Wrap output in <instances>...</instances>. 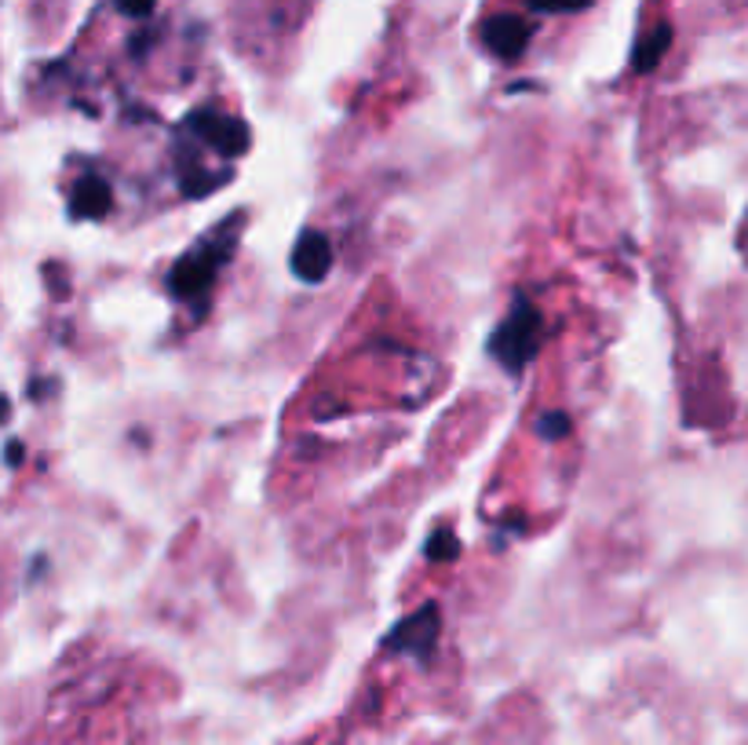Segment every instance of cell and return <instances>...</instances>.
<instances>
[{
  "instance_id": "cell-10",
  "label": "cell",
  "mask_w": 748,
  "mask_h": 745,
  "mask_svg": "<svg viewBox=\"0 0 748 745\" xmlns=\"http://www.w3.org/2000/svg\"><path fill=\"white\" fill-rule=\"evenodd\" d=\"M431 556H435V559H453L456 556V538H453V533H439V538H431Z\"/></svg>"
},
{
  "instance_id": "cell-12",
  "label": "cell",
  "mask_w": 748,
  "mask_h": 745,
  "mask_svg": "<svg viewBox=\"0 0 748 745\" xmlns=\"http://www.w3.org/2000/svg\"><path fill=\"white\" fill-rule=\"evenodd\" d=\"M567 424H570L567 416H544L541 431H544V435H562V428H567Z\"/></svg>"
},
{
  "instance_id": "cell-14",
  "label": "cell",
  "mask_w": 748,
  "mask_h": 745,
  "mask_svg": "<svg viewBox=\"0 0 748 745\" xmlns=\"http://www.w3.org/2000/svg\"><path fill=\"white\" fill-rule=\"evenodd\" d=\"M4 416H8V402L0 399V421H4Z\"/></svg>"
},
{
  "instance_id": "cell-3",
  "label": "cell",
  "mask_w": 748,
  "mask_h": 745,
  "mask_svg": "<svg viewBox=\"0 0 748 745\" xmlns=\"http://www.w3.org/2000/svg\"><path fill=\"white\" fill-rule=\"evenodd\" d=\"M329 267H333V245H329V238H325V234H318V231H307L304 238L296 242V248H293V271H296V278L322 282L325 274H329Z\"/></svg>"
},
{
  "instance_id": "cell-2",
  "label": "cell",
  "mask_w": 748,
  "mask_h": 745,
  "mask_svg": "<svg viewBox=\"0 0 748 745\" xmlns=\"http://www.w3.org/2000/svg\"><path fill=\"white\" fill-rule=\"evenodd\" d=\"M223 264V248H198L190 253L183 264L173 271V293L176 296H201V290H208L216 278V267Z\"/></svg>"
},
{
  "instance_id": "cell-1",
  "label": "cell",
  "mask_w": 748,
  "mask_h": 745,
  "mask_svg": "<svg viewBox=\"0 0 748 745\" xmlns=\"http://www.w3.org/2000/svg\"><path fill=\"white\" fill-rule=\"evenodd\" d=\"M537 330H541V318H537V311H519V315H511L508 325L493 340V351L501 355L508 365H522L537 347Z\"/></svg>"
},
{
  "instance_id": "cell-13",
  "label": "cell",
  "mask_w": 748,
  "mask_h": 745,
  "mask_svg": "<svg viewBox=\"0 0 748 745\" xmlns=\"http://www.w3.org/2000/svg\"><path fill=\"white\" fill-rule=\"evenodd\" d=\"M19 457H22V447L16 442V447H8V464H19Z\"/></svg>"
},
{
  "instance_id": "cell-5",
  "label": "cell",
  "mask_w": 748,
  "mask_h": 745,
  "mask_svg": "<svg viewBox=\"0 0 748 745\" xmlns=\"http://www.w3.org/2000/svg\"><path fill=\"white\" fill-rule=\"evenodd\" d=\"M205 139L213 143L223 154H242L248 150V128L238 121V117H223V114H201L198 117Z\"/></svg>"
},
{
  "instance_id": "cell-11",
  "label": "cell",
  "mask_w": 748,
  "mask_h": 745,
  "mask_svg": "<svg viewBox=\"0 0 748 745\" xmlns=\"http://www.w3.org/2000/svg\"><path fill=\"white\" fill-rule=\"evenodd\" d=\"M154 4H157V0H117V8H121L125 16H132V19H147L154 11Z\"/></svg>"
},
{
  "instance_id": "cell-6",
  "label": "cell",
  "mask_w": 748,
  "mask_h": 745,
  "mask_svg": "<svg viewBox=\"0 0 748 745\" xmlns=\"http://www.w3.org/2000/svg\"><path fill=\"white\" fill-rule=\"evenodd\" d=\"M530 41V26L515 16H501L485 26V45H490L501 59H515Z\"/></svg>"
},
{
  "instance_id": "cell-8",
  "label": "cell",
  "mask_w": 748,
  "mask_h": 745,
  "mask_svg": "<svg viewBox=\"0 0 748 745\" xmlns=\"http://www.w3.org/2000/svg\"><path fill=\"white\" fill-rule=\"evenodd\" d=\"M668 41H672V30H668V26H658V30H653V33L647 37V41H642V45L636 48V59H632V62H636V70L647 73V70L658 67L661 56L668 51Z\"/></svg>"
},
{
  "instance_id": "cell-9",
  "label": "cell",
  "mask_w": 748,
  "mask_h": 745,
  "mask_svg": "<svg viewBox=\"0 0 748 745\" xmlns=\"http://www.w3.org/2000/svg\"><path fill=\"white\" fill-rule=\"evenodd\" d=\"M533 11H581L588 8L592 0H526Z\"/></svg>"
},
{
  "instance_id": "cell-7",
  "label": "cell",
  "mask_w": 748,
  "mask_h": 745,
  "mask_svg": "<svg viewBox=\"0 0 748 745\" xmlns=\"http://www.w3.org/2000/svg\"><path fill=\"white\" fill-rule=\"evenodd\" d=\"M114 205V194H110V183L102 176H85L77 183L73 190V216H85V219H102L110 213Z\"/></svg>"
},
{
  "instance_id": "cell-4",
  "label": "cell",
  "mask_w": 748,
  "mask_h": 745,
  "mask_svg": "<svg viewBox=\"0 0 748 745\" xmlns=\"http://www.w3.org/2000/svg\"><path fill=\"white\" fill-rule=\"evenodd\" d=\"M435 636H439V614L427 607L420 610L416 618L405 621L402 629H395V636L387 639V647H402L416 658H427L431 647H435Z\"/></svg>"
}]
</instances>
